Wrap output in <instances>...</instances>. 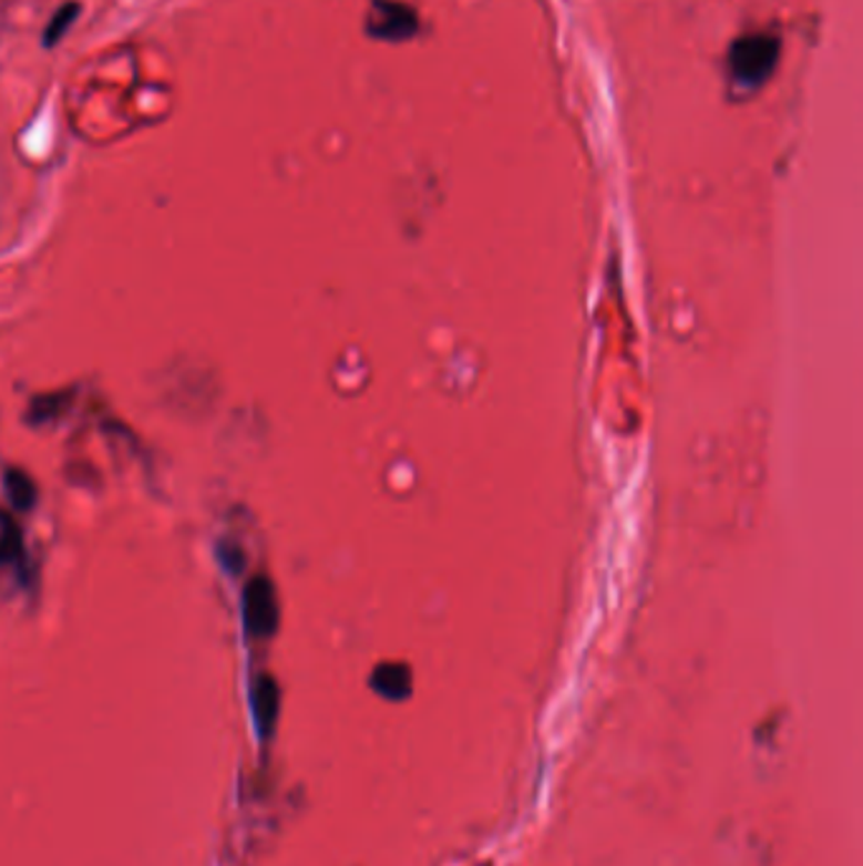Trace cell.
Instances as JSON below:
<instances>
[{"mask_svg": "<svg viewBox=\"0 0 863 866\" xmlns=\"http://www.w3.org/2000/svg\"><path fill=\"white\" fill-rule=\"evenodd\" d=\"M782 43L770 33H747L729 47L727 66L734 86L744 92H754L775 74L780 64Z\"/></svg>", "mask_w": 863, "mask_h": 866, "instance_id": "1", "label": "cell"}, {"mask_svg": "<svg viewBox=\"0 0 863 866\" xmlns=\"http://www.w3.org/2000/svg\"><path fill=\"white\" fill-rule=\"evenodd\" d=\"M244 626L254 639H269L279 626V600L274 583L254 576L244 588Z\"/></svg>", "mask_w": 863, "mask_h": 866, "instance_id": "2", "label": "cell"}, {"mask_svg": "<svg viewBox=\"0 0 863 866\" xmlns=\"http://www.w3.org/2000/svg\"><path fill=\"white\" fill-rule=\"evenodd\" d=\"M418 31V16L411 6L398 0H372L368 33L378 41H405Z\"/></svg>", "mask_w": 863, "mask_h": 866, "instance_id": "3", "label": "cell"}, {"mask_svg": "<svg viewBox=\"0 0 863 866\" xmlns=\"http://www.w3.org/2000/svg\"><path fill=\"white\" fill-rule=\"evenodd\" d=\"M279 704H281V692L277 679L271 674L256 677L251 684V712H254L256 730H259V735L264 740L271 738L274 728H277Z\"/></svg>", "mask_w": 863, "mask_h": 866, "instance_id": "4", "label": "cell"}, {"mask_svg": "<svg viewBox=\"0 0 863 866\" xmlns=\"http://www.w3.org/2000/svg\"><path fill=\"white\" fill-rule=\"evenodd\" d=\"M25 563V547L23 535L16 519L6 512H0V565H16L23 573Z\"/></svg>", "mask_w": 863, "mask_h": 866, "instance_id": "5", "label": "cell"}, {"mask_svg": "<svg viewBox=\"0 0 863 866\" xmlns=\"http://www.w3.org/2000/svg\"><path fill=\"white\" fill-rule=\"evenodd\" d=\"M3 482H6L8 499L13 502L16 509L29 512L35 507V502H39V487H35V482L23 470H16V466H11V470L6 472Z\"/></svg>", "mask_w": 863, "mask_h": 866, "instance_id": "6", "label": "cell"}, {"mask_svg": "<svg viewBox=\"0 0 863 866\" xmlns=\"http://www.w3.org/2000/svg\"><path fill=\"white\" fill-rule=\"evenodd\" d=\"M372 684L380 694L390 697V700H403V697L411 692V674H408L405 667H380L372 677Z\"/></svg>", "mask_w": 863, "mask_h": 866, "instance_id": "7", "label": "cell"}, {"mask_svg": "<svg viewBox=\"0 0 863 866\" xmlns=\"http://www.w3.org/2000/svg\"><path fill=\"white\" fill-rule=\"evenodd\" d=\"M79 11H82V8H79V3L61 6L59 11L53 13V19L49 21L47 31H43V43H47V47H56V43L66 37L71 25H74Z\"/></svg>", "mask_w": 863, "mask_h": 866, "instance_id": "8", "label": "cell"}, {"mask_svg": "<svg viewBox=\"0 0 863 866\" xmlns=\"http://www.w3.org/2000/svg\"><path fill=\"white\" fill-rule=\"evenodd\" d=\"M216 558L230 573V576H242L244 568H246L244 547L236 545L234 540H220L216 545Z\"/></svg>", "mask_w": 863, "mask_h": 866, "instance_id": "9", "label": "cell"}, {"mask_svg": "<svg viewBox=\"0 0 863 866\" xmlns=\"http://www.w3.org/2000/svg\"><path fill=\"white\" fill-rule=\"evenodd\" d=\"M64 395H43V398H35L31 411H29V421L31 423H43L53 419V415H59L61 409H64Z\"/></svg>", "mask_w": 863, "mask_h": 866, "instance_id": "10", "label": "cell"}]
</instances>
